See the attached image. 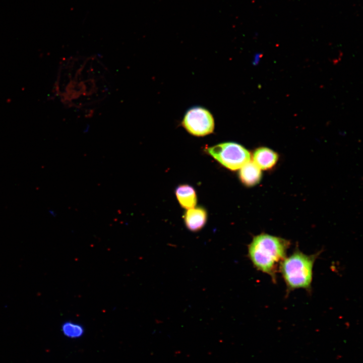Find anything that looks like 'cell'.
I'll use <instances>...</instances> for the list:
<instances>
[{"label": "cell", "mask_w": 363, "mask_h": 363, "mask_svg": "<svg viewBox=\"0 0 363 363\" xmlns=\"http://www.w3.org/2000/svg\"><path fill=\"white\" fill-rule=\"evenodd\" d=\"M108 74L97 56L71 57L60 65L54 93L65 105L86 110L99 104L109 94Z\"/></svg>", "instance_id": "obj_1"}, {"label": "cell", "mask_w": 363, "mask_h": 363, "mask_svg": "<svg viewBox=\"0 0 363 363\" xmlns=\"http://www.w3.org/2000/svg\"><path fill=\"white\" fill-rule=\"evenodd\" d=\"M290 246L288 240L266 233L253 237L248 246V255L254 267L276 282L277 273Z\"/></svg>", "instance_id": "obj_2"}, {"label": "cell", "mask_w": 363, "mask_h": 363, "mask_svg": "<svg viewBox=\"0 0 363 363\" xmlns=\"http://www.w3.org/2000/svg\"><path fill=\"white\" fill-rule=\"evenodd\" d=\"M320 254H306L296 248L282 261L279 271L286 284L287 294L296 289L311 291L313 267Z\"/></svg>", "instance_id": "obj_3"}, {"label": "cell", "mask_w": 363, "mask_h": 363, "mask_svg": "<svg viewBox=\"0 0 363 363\" xmlns=\"http://www.w3.org/2000/svg\"><path fill=\"white\" fill-rule=\"evenodd\" d=\"M207 152L227 168L240 169L251 160L250 152L241 145L234 142H225L210 147Z\"/></svg>", "instance_id": "obj_4"}, {"label": "cell", "mask_w": 363, "mask_h": 363, "mask_svg": "<svg viewBox=\"0 0 363 363\" xmlns=\"http://www.w3.org/2000/svg\"><path fill=\"white\" fill-rule=\"evenodd\" d=\"M182 125L191 134L201 137L213 132L214 121L212 115L208 110L196 106L186 112Z\"/></svg>", "instance_id": "obj_5"}, {"label": "cell", "mask_w": 363, "mask_h": 363, "mask_svg": "<svg viewBox=\"0 0 363 363\" xmlns=\"http://www.w3.org/2000/svg\"><path fill=\"white\" fill-rule=\"evenodd\" d=\"M253 162L262 170H270L278 162L279 156L274 150L265 147L256 149L253 154Z\"/></svg>", "instance_id": "obj_6"}, {"label": "cell", "mask_w": 363, "mask_h": 363, "mask_svg": "<svg viewBox=\"0 0 363 363\" xmlns=\"http://www.w3.org/2000/svg\"><path fill=\"white\" fill-rule=\"evenodd\" d=\"M207 213L202 207H193L188 209L184 215V221L187 228L190 231L200 230L206 224Z\"/></svg>", "instance_id": "obj_7"}, {"label": "cell", "mask_w": 363, "mask_h": 363, "mask_svg": "<svg viewBox=\"0 0 363 363\" xmlns=\"http://www.w3.org/2000/svg\"><path fill=\"white\" fill-rule=\"evenodd\" d=\"M261 170L253 162L249 161L239 170V177L243 184L252 187L258 184L262 178Z\"/></svg>", "instance_id": "obj_8"}, {"label": "cell", "mask_w": 363, "mask_h": 363, "mask_svg": "<svg viewBox=\"0 0 363 363\" xmlns=\"http://www.w3.org/2000/svg\"><path fill=\"white\" fill-rule=\"evenodd\" d=\"M175 195L180 206L187 209L195 207L197 201L194 189L188 185H182L175 190Z\"/></svg>", "instance_id": "obj_9"}, {"label": "cell", "mask_w": 363, "mask_h": 363, "mask_svg": "<svg viewBox=\"0 0 363 363\" xmlns=\"http://www.w3.org/2000/svg\"><path fill=\"white\" fill-rule=\"evenodd\" d=\"M63 334L70 338H80L84 334V328L81 324L72 321H67L62 325Z\"/></svg>", "instance_id": "obj_10"}]
</instances>
